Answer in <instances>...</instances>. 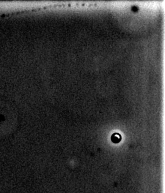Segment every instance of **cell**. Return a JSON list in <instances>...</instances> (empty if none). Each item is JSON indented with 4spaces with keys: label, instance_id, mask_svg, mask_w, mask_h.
Returning a JSON list of instances; mask_svg holds the SVG:
<instances>
[{
    "label": "cell",
    "instance_id": "1",
    "mask_svg": "<svg viewBox=\"0 0 165 193\" xmlns=\"http://www.w3.org/2000/svg\"><path fill=\"white\" fill-rule=\"evenodd\" d=\"M121 135L119 134H118V133H115L112 135V141L114 143H118L121 140Z\"/></svg>",
    "mask_w": 165,
    "mask_h": 193
}]
</instances>
